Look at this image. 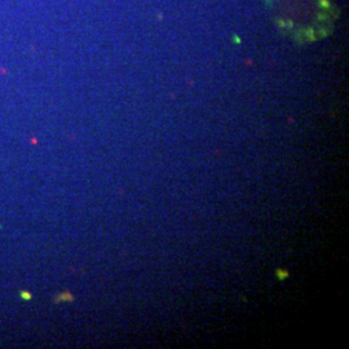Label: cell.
I'll return each mask as SVG.
<instances>
[{"label":"cell","instance_id":"6da1fadb","mask_svg":"<svg viewBox=\"0 0 349 349\" xmlns=\"http://www.w3.org/2000/svg\"><path fill=\"white\" fill-rule=\"evenodd\" d=\"M275 275L278 277L279 280H285L287 277H288V272H287V270H280L279 269V270H277L275 272Z\"/></svg>","mask_w":349,"mask_h":349}]
</instances>
